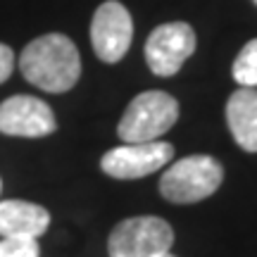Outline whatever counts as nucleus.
I'll list each match as a JSON object with an SVG mask.
<instances>
[{
    "label": "nucleus",
    "instance_id": "nucleus-10",
    "mask_svg": "<svg viewBox=\"0 0 257 257\" xmlns=\"http://www.w3.org/2000/svg\"><path fill=\"white\" fill-rule=\"evenodd\" d=\"M226 121L233 141L243 150L257 153V88L240 86L226 102Z\"/></svg>",
    "mask_w": 257,
    "mask_h": 257
},
{
    "label": "nucleus",
    "instance_id": "nucleus-8",
    "mask_svg": "<svg viewBox=\"0 0 257 257\" xmlns=\"http://www.w3.org/2000/svg\"><path fill=\"white\" fill-rule=\"evenodd\" d=\"M57 128L50 105L34 95H12L0 102V134L19 138H43Z\"/></svg>",
    "mask_w": 257,
    "mask_h": 257
},
{
    "label": "nucleus",
    "instance_id": "nucleus-15",
    "mask_svg": "<svg viewBox=\"0 0 257 257\" xmlns=\"http://www.w3.org/2000/svg\"><path fill=\"white\" fill-rule=\"evenodd\" d=\"M0 191H3V181H0Z\"/></svg>",
    "mask_w": 257,
    "mask_h": 257
},
{
    "label": "nucleus",
    "instance_id": "nucleus-6",
    "mask_svg": "<svg viewBox=\"0 0 257 257\" xmlns=\"http://www.w3.org/2000/svg\"><path fill=\"white\" fill-rule=\"evenodd\" d=\"M174 148L165 141H148V143H126V146L112 148L100 160V169L112 179H143L162 169L172 162Z\"/></svg>",
    "mask_w": 257,
    "mask_h": 257
},
{
    "label": "nucleus",
    "instance_id": "nucleus-7",
    "mask_svg": "<svg viewBox=\"0 0 257 257\" xmlns=\"http://www.w3.org/2000/svg\"><path fill=\"white\" fill-rule=\"evenodd\" d=\"M131 38H134V22L128 10L117 0L102 3L91 22V43L95 55L107 64L119 62L128 53Z\"/></svg>",
    "mask_w": 257,
    "mask_h": 257
},
{
    "label": "nucleus",
    "instance_id": "nucleus-13",
    "mask_svg": "<svg viewBox=\"0 0 257 257\" xmlns=\"http://www.w3.org/2000/svg\"><path fill=\"white\" fill-rule=\"evenodd\" d=\"M12 72H15V53L10 46L0 43V83L8 81Z\"/></svg>",
    "mask_w": 257,
    "mask_h": 257
},
{
    "label": "nucleus",
    "instance_id": "nucleus-12",
    "mask_svg": "<svg viewBox=\"0 0 257 257\" xmlns=\"http://www.w3.org/2000/svg\"><path fill=\"white\" fill-rule=\"evenodd\" d=\"M38 243L34 238H3L0 257H38Z\"/></svg>",
    "mask_w": 257,
    "mask_h": 257
},
{
    "label": "nucleus",
    "instance_id": "nucleus-14",
    "mask_svg": "<svg viewBox=\"0 0 257 257\" xmlns=\"http://www.w3.org/2000/svg\"><path fill=\"white\" fill-rule=\"evenodd\" d=\"M160 257H174V255H172V252H165V255H160Z\"/></svg>",
    "mask_w": 257,
    "mask_h": 257
},
{
    "label": "nucleus",
    "instance_id": "nucleus-11",
    "mask_svg": "<svg viewBox=\"0 0 257 257\" xmlns=\"http://www.w3.org/2000/svg\"><path fill=\"white\" fill-rule=\"evenodd\" d=\"M231 74L240 86H250V88L257 86V38H252L243 46L238 57L233 60Z\"/></svg>",
    "mask_w": 257,
    "mask_h": 257
},
{
    "label": "nucleus",
    "instance_id": "nucleus-2",
    "mask_svg": "<svg viewBox=\"0 0 257 257\" xmlns=\"http://www.w3.org/2000/svg\"><path fill=\"white\" fill-rule=\"evenodd\" d=\"M224 181V167L210 155H188L167 169L160 179L162 198L176 205L210 198Z\"/></svg>",
    "mask_w": 257,
    "mask_h": 257
},
{
    "label": "nucleus",
    "instance_id": "nucleus-5",
    "mask_svg": "<svg viewBox=\"0 0 257 257\" xmlns=\"http://www.w3.org/2000/svg\"><path fill=\"white\" fill-rule=\"evenodd\" d=\"M198 38L191 24L169 22L153 29L146 41V62L157 76H174L184 62L195 53Z\"/></svg>",
    "mask_w": 257,
    "mask_h": 257
},
{
    "label": "nucleus",
    "instance_id": "nucleus-3",
    "mask_svg": "<svg viewBox=\"0 0 257 257\" xmlns=\"http://www.w3.org/2000/svg\"><path fill=\"white\" fill-rule=\"evenodd\" d=\"M179 119V102L165 91H146L128 102L117 136L124 143H148L167 134Z\"/></svg>",
    "mask_w": 257,
    "mask_h": 257
},
{
    "label": "nucleus",
    "instance_id": "nucleus-1",
    "mask_svg": "<svg viewBox=\"0 0 257 257\" xmlns=\"http://www.w3.org/2000/svg\"><path fill=\"white\" fill-rule=\"evenodd\" d=\"M19 69L29 83L48 93H67L81 76V55L64 34H46L19 55Z\"/></svg>",
    "mask_w": 257,
    "mask_h": 257
},
{
    "label": "nucleus",
    "instance_id": "nucleus-16",
    "mask_svg": "<svg viewBox=\"0 0 257 257\" xmlns=\"http://www.w3.org/2000/svg\"><path fill=\"white\" fill-rule=\"evenodd\" d=\"M252 3H255V5H257V0H252Z\"/></svg>",
    "mask_w": 257,
    "mask_h": 257
},
{
    "label": "nucleus",
    "instance_id": "nucleus-9",
    "mask_svg": "<svg viewBox=\"0 0 257 257\" xmlns=\"http://www.w3.org/2000/svg\"><path fill=\"white\" fill-rule=\"evenodd\" d=\"M50 224L46 207L27 200H0V236L3 238H34L43 236Z\"/></svg>",
    "mask_w": 257,
    "mask_h": 257
},
{
    "label": "nucleus",
    "instance_id": "nucleus-4",
    "mask_svg": "<svg viewBox=\"0 0 257 257\" xmlns=\"http://www.w3.org/2000/svg\"><path fill=\"white\" fill-rule=\"evenodd\" d=\"M174 229L162 217H128L107 238L110 257H160L172 250Z\"/></svg>",
    "mask_w": 257,
    "mask_h": 257
}]
</instances>
